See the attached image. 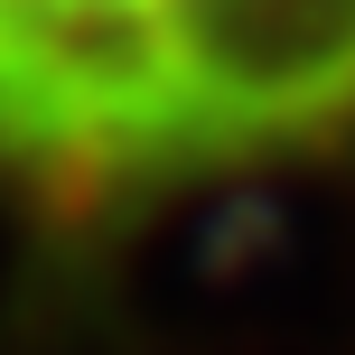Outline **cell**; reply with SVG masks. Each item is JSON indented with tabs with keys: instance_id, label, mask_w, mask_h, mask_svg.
Listing matches in <instances>:
<instances>
[{
	"instance_id": "1",
	"label": "cell",
	"mask_w": 355,
	"mask_h": 355,
	"mask_svg": "<svg viewBox=\"0 0 355 355\" xmlns=\"http://www.w3.org/2000/svg\"><path fill=\"white\" fill-rule=\"evenodd\" d=\"M355 150V0H0V196L141 225Z\"/></svg>"
}]
</instances>
